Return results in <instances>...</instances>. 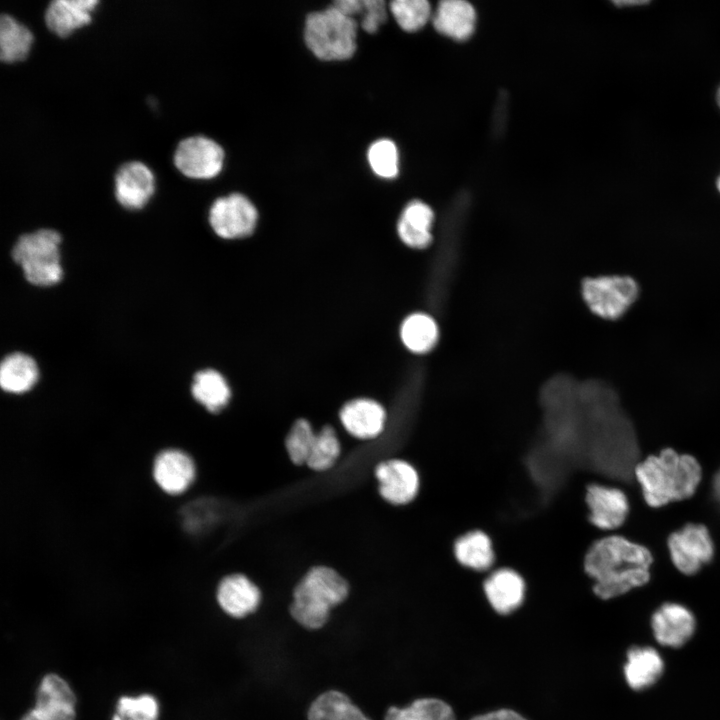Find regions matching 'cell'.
I'll return each instance as SVG.
<instances>
[{"mask_svg":"<svg viewBox=\"0 0 720 720\" xmlns=\"http://www.w3.org/2000/svg\"><path fill=\"white\" fill-rule=\"evenodd\" d=\"M652 562L647 547L621 535H607L591 543L583 569L592 581V592L601 600H611L648 583Z\"/></svg>","mask_w":720,"mask_h":720,"instance_id":"cell-1","label":"cell"},{"mask_svg":"<svg viewBox=\"0 0 720 720\" xmlns=\"http://www.w3.org/2000/svg\"><path fill=\"white\" fill-rule=\"evenodd\" d=\"M634 475L645 502L658 508L693 496L702 479V468L692 455L665 448L637 463Z\"/></svg>","mask_w":720,"mask_h":720,"instance_id":"cell-2","label":"cell"},{"mask_svg":"<svg viewBox=\"0 0 720 720\" xmlns=\"http://www.w3.org/2000/svg\"><path fill=\"white\" fill-rule=\"evenodd\" d=\"M348 594V582L336 570L316 566L296 585L290 613L303 627L319 629L327 622L330 610L341 604Z\"/></svg>","mask_w":720,"mask_h":720,"instance_id":"cell-3","label":"cell"},{"mask_svg":"<svg viewBox=\"0 0 720 720\" xmlns=\"http://www.w3.org/2000/svg\"><path fill=\"white\" fill-rule=\"evenodd\" d=\"M464 214L462 209L452 212L442 232L430 265L425 299L435 313L445 312L459 270L462 256Z\"/></svg>","mask_w":720,"mask_h":720,"instance_id":"cell-4","label":"cell"},{"mask_svg":"<svg viewBox=\"0 0 720 720\" xmlns=\"http://www.w3.org/2000/svg\"><path fill=\"white\" fill-rule=\"evenodd\" d=\"M357 22L334 6L309 14L305 22V43L320 60H346L356 51Z\"/></svg>","mask_w":720,"mask_h":720,"instance_id":"cell-5","label":"cell"},{"mask_svg":"<svg viewBox=\"0 0 720 720\" xmlns=\"http://www.w3.org/2000/svg\"><path fill=\"white\" fill-rule=\"evenodd\" d=\"M60 243V234L52 229H40L19 237L12 257L22 268L28 282L46 287L62 279Z\"/></svg>","mask_w":720,"mask_h":720,"instance_id":"cell-6","label":"cell"},{"mask_svg":"<svg viewBox=\"0 0 720 720\" xmlns=\"http://www.w3.org/2000/svg\"><path fill=\"white\" fill-rule=\"evenodd\" d=\"M582 296L589 309L601 318L615 320L635 302L639 288L629 276H599L582 282Z\"/></svg>","mask_w":720,"mask_h":720,"instance_id":"cell-7","label":"cell"},{"mask_svg":"<svg viewBox=\"0 0 720 720\" xmlns=\"http://www.w3.org/2000/svg\"><path fill=\"white\" fill-rule=\"evenodd\" d=\"M667 546L674 566L685 575L696 574L714 555L712 537L703 524H686L670 534Z\"/></svg>","mask_w":720,"mask_h":720,"instance_id":"cell-8","label":"cell"},{"mask_svg":"<svg viewBox=\"0 0 720 720\" xmlns=\"http://www.w3.org/2000/svg\"><path fill=\"white\" fill-rule=\"evenodd\" d=\"M173 162L186 177L209 179L222 170L224 151L217 142L208 137L190 136L178 143Z\"/></svg>","mask_w":720,"mask_h":720,"instance_id":"cell-9","label":"cell"},{"mask_svg":"<svg viewBox=\"0 0 720 720\" xmlns=\"http://www.w3.org/2000/svg\"><path fill=\"white\" fill-rule=\"evenodd\" d=\"M649 623L655 642L669 649L685 646L697 630L695 614L678 602L662 603L651 614Z\"/></svg>","mask_w":720,"mask_h":720,"instance_id":"cell-10","label":"cell"},{"mask_svg":"<svg viewBox=\"0 0 720 720\" xmlns=\"http://www.w3.org/2000/svg\"><path fill=\"white\" fill-rule=\"evenodd\" d=\"M257 210L248 198L233 193L216 199L209 210V222L214 232L225 239L250 235L257 223Z\"/></svg>","mask_w":720,"mask_h":720,"instance_id":"cell-11","label":"cell"},{"mask_svg":"<svg viewBox=\"0 0 720 720\" xmlns=\"http://www.w3.org/2000/svg\"><path fill=\"white\" fill-rule=\"evenodd\" d=\"M587 519L594 528L611 531L621 527L629 514L625 492L617 487L592 482L586 485Z\"/></svg>","mask_w":720,"mask_h":720,"instance_id":"cell-12","label":"cell"},{"mask_svg":"<svg viewBox=\"0 0 720 720\" xmlns=\"http://www.w3.org/2000/svg\"><path fill=\"white\" fill-rule=\"evenodd\" d=\"M379 493L394 505H407L419 494L421 478L417 469L403 459H389L375 470Z\"/></svg>","mask_w":720,"mask_h":720,"instance_id":"cell-13","label":"cell"},{"mask_svg":"<svg viewBox=\"0 0 720 720\" xmlns=\"http://www.w3.org/2000/svg\"><path fill=\"white\" fill-rule=\"evenodd\" d=\"M482 589L490 608L501 616L518 610L524 603L527 584L524 577L514 569L495 568L483 580Z\"/></svg>","mask_w":720,"mask_h":720,"instance_id":"cell-14","label":"cell"},{"mask_svg":"<svg viewBox=\"0 0 720 720\" xmlns=\"http://www.w3.org/2000/svg\"><path fill=\"white\" fill-rule=\"evenodd\" d=\"M36 705L21 720H74L75 695L56 674L46 675L37 690Z\"/></svg>","mask_w":720,"mask_h":720,"instance_id":"cell-15","label":"cell"},{"mask_svg":"<svg viewBox=\"0 0 720 720\" xmlns=\"http://www.w3.org/2000/svg\"><path fill=\"white\" fill-rule=\"evenodd\" d=\"M661 652L651 645H632L625 653L622 672L626 685L635 692L655 686L665 673Z\"/></svg>","mask_w":720,"mask_h":720,"instance_id":"cell-16","label":"cell"},{"mask_svg":"<svg viewBox=\"0 0 720 720\" xmlns=\"http://www.w3.org/2000/svg\"><path fill=\"white\" fill-rule=\"evenodd\" d=\"M155 190V178L150 168L141 161L126 162L114 177V194L124 208L141 209Z\"/></svg>","mask_w":720,"mask_h":720,"instance_id":"cell-17","label":"cell"},{"mask_svg":"<svg viewBox=\"0 0 720 720\" xmlns=\"http://www.w3.org/2000/svg\"><path fill=\"white\" fill-rule=\"evenodd\" d=\"M153 476L158 486L168 494H180L193 482L195 466L189 455L169 449L161 452L153 465Z\"/></svg>","mask_w":720,"mask_h":720,"instance_id":"cell-18","label":"cell"},{"mask_svg":"<svg viewBox=\"0 0 720 720\" xmlns=\"http://www.w3.org/2000/svg\"><path fill=\"white\" fill-rule=\"evenodd\" d=\"M339 417L346 431L359 439L377 437L382 433L386 422L384 408L371 399H355L346 403Z\"/></svg>","mask_w":720,"mask_h":720,"instance_id":"cell-19","label":"cell"},{"mask_svg":"<svg viewBox=\"0 0 720 720\" xmlns=\"http://www.w3.org/2000/svg\"><path fill=\"white\" fill-rule=\"evenodd\" d=\"M217 601L228 615L242 618L257 609L261 601V592L245 575L232 574L219 583Z\"/></svg>","mask_w":720,"mask_h":720,"instance_id":"cell-20","label":"cell"},{"mask_svg":"<svg viewBox=\"0 0 720 720\" xmlns=\"http://www.w3.org/2000/svg\"><path fill=\"white\" fill-rule=\"evenodd\" d=\"M97 4V0H53L45 10V24L54 34L66 37L91 21Z\"/></svg>","mask_w":720,"mask_h":720,"instance_id":"cell-21","label":"cell"},{"mask_svg":"<svg viewBox=\"0 0 720 720\" xmlns=\"http://www.w3.org/2000/svg\"><path fill=\"white\" fill-rule=\"evenodd\" d=\"M453 553L458 564L468 570L488 573L495 568L492 539L482 530H472L459 536L454 542Z\"/></svg>","mask_w":720,"mask_h":720,"instance_id":"cell-22","label":"cell"},{"mask_svg":"<svg viewBox=\"0 0 720 720\" xmlns=\"http://www.w3.org/2000/svg\"><path fill=\"white\" fill-rule=\"evenodd\" d=\"M473 6L463 0H445L438 4L433 17L435 29L452 39H468L475 27Z\"/></svg>","mask_w":720,"mask_h":720,"instance_id":"cell-23","label":"cell"},{"mask_svg":"<svg viewBox=\"0 0 720 720\" xmlns=\"http://www.w3.org/2000/svg\"><path fill=\"white\" fill-rule=\"evenodd\" d=\"M433 220L434 213L430 206L419 200L411 201L399 218L398 235L411 248H426L432 241Z\"/></svg>","mask_w":720,"mask_h":720,"instance_id":"cell-24","label":"cell"},{"mask_svg":"<svg viewBox=\"0 0 720 720\" xmlns=\"http://www.w3.org/2000/svg\"><path fill=\"white\" fill-rule=\"evenodd\" d=\"M39 370L35 360L24 353L7 355L0 365V385L9 393L29 391L38 381Z\"/></svg>","mask_w":720,"mask_h":720,"instance_id":"cell-25","label":"cell"},{"mask_svg":"<svg viewBox=\"0 0 720 720\" xmlns=\"http://www.w3.org/2000/svg\"><path fill=\"white\" fill-rule=\"evenodd\" d=\"M308 720H370L349 699L336 690L319 695L308 709Z\"/></svg>","mask_w":720,"mask_h":720,"instance_id":"cell-26","label":"cell"},{"mask_svg":"<svg viewBox=\"0 0 720 720\" xmlns=\"http://www.w3.org/2000/svg\"><path fill=\"white\" fill-rule=\"evenodd\" d=\"M192 395L208 411L216 413L227 405L231 391L219 372L206 369L194 375Z\"/></svg>","mask_w":720,"mask_h":720,"instance_id":"cell-27","label":"cell"},{"mask_svg":"<svg viewBox=\"0 0 720 720\" xmlns=\"http://www.w3.org/2000/svg\"><path fill=\"white\" fill-rule=\"evenodd\" d=\"M33 42L32 32L9 14L0 17V58L4 62L21 61Z\"/></svg>","mask_w":720,"mask_h":720,"instance_id":"cell-28","label":"cell"},{"mask_svg":"<svg viewBox=\"0 0 720 720\" xmlns=\"http://www.w3.org/2000/svg\"><path fill=\"white\" fill-rule=\"evenodd\" d=\"M438 338V325L429 314H411L401 325V339L414 353L424 354L431 351L437 344Z\"/></svg>","mask_w":720,"mask_h":720,"instance_id":"cell-29","label":"cell"},{"mask_svg":"<svg viewBox=\"0 0 720 720\" xmlns=\"http://www.w3.org/2000/svg\"><path fill=\"white\" fill-rule=\"evenodd\" d=\"M384 720H456V716L446 701L436 697H423L406 707L391 706Z\"/></svg>","mask_w":720,"mask_h":720,"instance_id":"cell-30","label":"cell"},{"mask_svg":"<svg viewBox=\"0 0 720 720\" xmlns=\"http://www.w3.org/2000/svg\"><path fill=\"white\" fill-rule=\"evenodd\" d=\"M340 452L341 446L335 430L326 425L316 434L306 465L315 471H325L336 463Z\"/></svg>","mask_w":720,"mask_h":720,"instance_id":"cell-31","label":"cell"},{"mask_svg":"<svg viewBox=\"0 0 720 720\" xmlns=\"http://www.w3.org/2000/svg\"><path fill=\"white\" fill-rule=\"evenodd\" d=\"M390 10L398 25L408 32L422 28L431 16V7L426 0H394Z\"/></svg>","mask_w":720,"mask_h":720,"instance_id":"cell-32","label":"cell"},{"mask_svg":"<svg viewBox=\"0 0 720 720\" xmlns=\"http://www.w3.org/2000/svg\"><path fill=\"white\" fill-rule=\"evenodd\" d=\"M315 437L316 434L307 420L299 419L292 425L285 440V447L294 464H306Z\"/></svg>","mask_w":720,"mask_h":720,"instance_id":"cell-33","label":"cell"},{"mask_svg":"<svg viewBox=\"0 0 720 720\" xmlns=\"http://www.w3.org/2000/svg\"><path fill=\"white\" fill-rule=\"evenodd\" d=\"M159 706L152 695L121 697L112 720H157Z\"/></svg>","mask_w":720,"mask_h":720,"instance_id":"cell-34","label":"cell"},{"mask_svg":"<svg viewBox=\"0 0 720 720\" xmlns=\"http://www.w3.org/2000/svg\"><path fill=\"white\" fill-rule=\"evenodd\" d=\"M368 161L372 170L380 177L393 178L398 174V152L391 140L381 139L374 142L368 150Z\"/></svg>","mask_w":720,"mask_h":720,"instance_id":"cell-35","label":"cell"},{"mask_svg":"<svg viewBox=\"0 0 720 720\" xmlns=\"http://www.w3.org/2000/svg\"><path fill=\"white\" fill-rule=\"evenodd\" d=\"M362 29L368 33H375L387 19L385 2L383 0H362L361 8Z\"/></svg>","mask_w":720,"mask_h":720,"instance_id":"cell-36","label":"cell"},{"mask_svg":"<svg viewBox=\"0 0 720 720\" xmlns=\"http://www.w3.org/2000/svg\"><path fill=\"white\" fill-rule=\"evenodd\" d=\"M469 720H528L519 712L510 708H500L473 716Z\"/></svg>","mask_w":720,"mask_h":720,"instance_id":"cell-37","label":"cell"},{"mask_svg":"<svg viewBox=\"0 0 720 720\" xmlns=\"http://www.w3.org/2000/svg\"><path fill=\"white\" fill-rule=\"evenodd\" d=\"M713 494L720 504V470L716 473L713 480Z\"/></svg>","mask_w":720,"mask_h":720,"instance_id":"cell-38","label":"cell"},{"mask_svg":"<svg viewBox=\"0 0 720 720\" xmlns=\"http://www.w3.org/2000/svg\"><path fill=\"white\" fill-rule=\"evenodd\" d=\"M648 3H649V1H646V0H640V1H637V0H634V1H614V4H615V5H618V6L645 5V4H648Z\"/></svg>","mask_w":720,"mask_h":720,"instance_id":"cell-39","label":"cell"},{"mask_svg":"<svg viewBox=\"0 0 720 720\" xmlns=\"http://www.w3.org/2000/svg\"><path fill=\"white\" fill-rule=\"evenodd\" d=\"M716 99H717V103H718V105H719V107H720V86H719V88H718V90H717Z\"/></svg>","mask_w":720,"mask_h":720,"instance_id":"cell-40","label":"cell"},{"mask_svg":"<svg viewBox=\"0 0 720 720\" xmlns=\"http://www.w3.org/2000/svg\"><path fill=\"white\" fill-rule=\"evenodd\" d=\"M716 185H717V188H718V190H719V192H720V176H719L718 179H717Z\"/></svg>","mask_w":720,"mask_h":720,"instance_id":"cell-41","label":"cell"}]
</instances>
